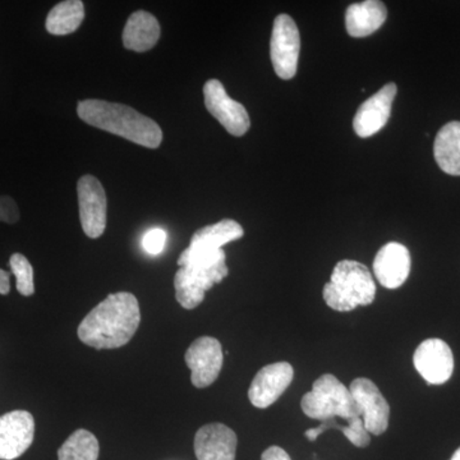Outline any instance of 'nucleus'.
Returning <instances> with one entry per match:
<instances>
[{"label":"nucleus","instance_id":"f3484780","mask_svg":"<svg viewBox=\"0 0 460 460\" xmlns=\"http://www.w3.org/2000/svg\"><path fill=\"white\" fill-rule=\"evenodd\" d=\"M387 17V9L383 2L366 0L356 3L347 9L345 27L352 38H366L377 31Z\"/></svg>","mask_w":460,"mask_h":460},{"label":"nucleus","instance_id":"9d476101","mask_svg":"<svg viewBox=\"0 0 460 460\" xmlns=\"http://www.w3.org/2000/svg\"><path fill=\"white\" fill-rule=\"evenodd\" d=\"M368 434L383 435L389 426L390 405L370 378L359 377L349 385Z\"/></svg>","mask_w":460,"mask_h":460},{"label":"nucleus","instance_id":"2eb2a0df","mask_svg":"<svg viewBox=\"0 0 460 460\" xmlns=\"http://www.w3.org/2000/svg\"><path fill=\"white\" fill-rule=\"evenodd\" d=\"M374 272L378 283L387 289L402 287L410 277V251L401 243L390 242L378 250L374 260Z\"/></svg>","mask_w":460,"mask_h":460},{"label":"nucleus","instance_id":"f257e3e1","mask_svg":"<svg viewBox=\"0 0 460 460\" xmlns=\"http://www.w3.org/2000/svg\"><path fill=\"white\" fill-rule=\"evenodd\" d=\"M141 323L140 304L128 292L109 295L81 321L77 334L95 349H117L128 344Z\"/></svg>","mask_w":460,"mask_h":460},{"label":"nucleus","instance_id":"6ab92c4d","mask_svg":"<svg viewBox=\"0 0 460 460\" xmlns=\"http://www.w3.org/2000/svg\"><path fill=\"white\" fill-rule=\"evenodd\" d=\"M244 230L234 220L224 219L213 226L199 229L190 238V246L193 252H217L226 244L243 237Z\"/></svg>","mask_w":460,"mask_h":460},{"label":"nucleus","instance_id":"7ed1b4c3","mask_svg":"<svg viewBox=\"0 0 460 460\" xmlns=\"http://www.w3.org/2000/svg\"><path fill=\"white\" fill-rule=\"evenodd\" d=\"M326 305L338 313H350L359 305H370L376 296V284L367 266L353 260L335 265L323 292Z\"/></svg>","mask_w":460,"mask_h":460},{"label":"nucleus","instance_id":"9b49d317","mask_svg":"<svg viewBox=\"0 0 460 460\" xmlns=\"http://www.w3.org/2000/svg\"><path fill=\"white\" fill-rule=\"evenodd\" d=\"M295 370L288 362L271 363L257 372L248 389V398L260 410L270 407L292 384Z\"/></svg>","mask_w":460,"mask_h":460},{"label":"nucleus","instance_id":"a211bd4d","mask_svg":"<svg viewBox=\"0 0 460 460\" xmlns=\"http://www.w3.org/2000/svg\"><path fill=\"white\" fill-rule=\"evenodd\" d=\"M159 38V21L147 12L138 11L131 14L124 26L123 44L128 50L144 53L153 49Z\"/></svg>","mask_w":460,"mask_h":460},{"label":"nucleus","instance_id":"c85d7f7f","mask_svg":"<svg viewBox=\"0 0 460 460\" xmlns=\"http://www.w3.org/2000/svg\"><path fill=\"white\" fill-rule=\"evenodd\" d=\"M450 460H460V447L456 450V453L453 454L452 459Z\"/></svg>","mask_w":460,"mask_h":460},{"label":"nucleus","instance_id":"0eeeda50","mask_svg":"<svg viewBox=\"0 0 460 460\" xmlns=\"http://www.w3.org/2000/svg\"><path fill=\"white\" fill-rule=\"evenodd\" d=\"M81 226L84 234L96 239L107 228L108 201L104 187L93 175H84L77 183Z\"/></svg>","mask_w":460,"mask_h":460},{"label":"nucleus","instance_id":"aec40b11","mask_svg":"<svg viewBox=\"0 0 460 460\" xmlns=\"http://www.w3.org/2000/svg\"><path fill=\"white\" fill-rule=\"evenodd\" d=\"M434 155L441 171L450 175H460V122L445 124L438 131Z\"/></svg>","mask_w":460,"mask_h":460},{"label":"nucleus","instance_id":"bb28decb","mask_svg":"<svg viewBox=\"0 0 460 460\" xmlns=\"http://www.w3.org/2000/svg\"><path fill=\"white\" fill-rule=\"evenodd\" d=\"M261 460H292L280 447H270L262 453Z\"/></svg>","mask_w":460,"mask_h":460},{"label":"nucleus","instance_id":"b1692460","mask_svg":"<svg viewBox=\"0 0 460 460\" xmlns=\"http://www.w3.org/2000/svg\"><path fill=\"white\" fill-rule=\"evenodd\" d=\"M9 266L16 277L18 292L25 296H32L35 293V286H33V269L29 260L21 253H13L9 260Z\"/></svg>","mask_w":460,"mask_h":460},{"label":"nucleus","instance_id":"393cba45","mask_svg":"<svg viewBox=\"0 0 460 460\" xmlns=\"http://www.w3.org/2000/svg\"><path fill=\"white\" fill-rule=\"evenodd\" d=\"M166 234L164 230L151 229L142 238V246L150 255H159L164 250Z\"/></svg>","mask_w":460,"mask_h":460},{"label":"nucleus","instance_id":"6e6552de","mask_svg":"<svg viewBox=\"0 0 460 460\" xmlns=\"http://www.w3.org/2000/svg\"><path fill=\"white\" fill-rule=\"evenodd\" d=\"M204 96L208 113L213 115L230 135L235 137L246 135L251 126L250 115L243 105L230 98L219 80H208L205 84Z\"/></svg>","mask_w":460,"mask_h":460},{"label":"nucleus","instance_id":"a878e982","mask_svg":"<svg viewBox=\"0 0 460 460\" xmlns=\"http://www.w3.org/2000/svg\"><path fill=\"white\" fill-rule=\"evenodd\" d=\"M20 220V210L13 199L0 196V222L14 224Z\"/></svg>","mask_w":460,"mask_h":460},{"label":"nucleus","instance_id":"5701e85b","mask_svg":"<svg viewBox=\"0 0 460 460\" xmlns=\"http://www.w3.org/2000/svg\"><path fill=\"white\" fill-rule=\"evenodd\" d=\"M348 425H339L338 422H335L334 420H323V423L319 426V428L310 429L305 432V438L307 440L314 441L317 440V438L323 432L328 431V429H339V431L343 432L345 438L350 441L357 447H368L371 443L370 434H368L367 429L365 428V423H363L362 417H357V419H353L350 420H347Z\"/></svg>","mask_w":460,"mask_h":460},{"label":"nucleus","instance_id":"ddd939ff","mask_svg":"<svg viewBox=\"0 0 460 460\" xmlns=\"http://www.w3.org/2000/svg\"><path fill=\"white\" fill-rule=\"evenodd\" d=\"M413 363L420 376L431 385L447 383L454 371L452 349L441 339L422 341L414 352Z\"/></svg>","mask_w":460,"mask_h":460},{"label":"nucleus","instance_id":"f8f14e48","mask_svg":"<svg viewBox=\"0 0 460 460\" xmlns=\"http://www.w3.org/2000/svg\"><path fill=\"white\" fill-rule=\"evenodd\" d=\"M35 420L26 411H13L0 417V460L20 458L31 447Z\"/></svg>","mask_w":460,"mask_h":460},{"label":"nucleus","instance_id":"20e7f679","mask_svg":"<svg viewBox=\"0 0 460 460\" xmlns=\"http://www.w3.org/2000/svg\"><path fill=\"white\" fill-rule=\"evenodd\" d=\"M301 407L305 416L321 422L337 417L345 420L362 417L349 389L332 374L314 381L313 390L302 398Z\"/></svg>","mask_w":460,"mask_h":460},{"label":"nucleus","instance_id":"dca6fc26","mask_svg":"<svg viewBox=\"0 0 460 460\" xmlns=\"http://www.w3.org/2000/svg\"><path fill=\"white\" fill-rule=\"evenodd\" d=\"M237 435L223 423L202 426L196 432L195 454L198 460H235Z\"/></svg>","mask_w":460,"mask_h":460},{"label":"nucleus","instance_id":"f03ea898","mask_svg":"<svg viewBox=\"0 0 460 460\" xmlns=\"http://www.w3.org/2000/svg\"><path fill=\"white\" fill-rule=\"evenodd\" d=\"M77 114L84 122L141 146L156 148L163 141L159 124L136 109L104 100L89 99L78 102Z\"/></svg>","mask_w":460,"mask_h":460},{"label":"nucleus","instance_id":"4468645a","mask_svg":"<svg viewBox=\"0 0 460 460\" xmlns=\"http://www.w3.org/2000/svg\"><path fill=\"white\" fill-rule=\"evenodd\" d=\"M396 93V84H387L358 108L354 117L353 128L359 137H371L385 127L392 114V105Z\"/></svg>","mask_w":460,"mask_h":460},{"label":"nucleus","instance_id":"1a4fd4ad","mask_svg":"<svg viewBox=\"0 0 460 460\" xmlns=\"http://www.w3.org/2000/svg\"><path fill=\"white\" fill-rule=\"evenodd\" d=\"M184 359L190 370L193 386L204 389L213 385L223 367L222 344L213 337L196 339L184 354Z\"/></svg>","mask_w":460,"mask_h":460},{"label":"nucleus","instance_id":"39448f33","mask_svg":"<svg viewBox=\"0 0 460 460\" xmlns=\"http://www.w3.org/2000/svg\"><path fill=\"white\" fill-rule=\"evenodd\" d=\"M226 261L181 266L175 272V298L186 310H195L204 302L205 293L228 277Z\"/></svg>","mask_w":460,"mask_h":460},{"label":"nucleus","instance_id":"412c9836","mask_svg":"<svg viewBox=\"0 0 460 460\" xmlns=\"http://www.w3.org/2000/svg\"><path fill=\"white\" fill-rule=\"evenodd\" d=\"M84 18V3L80 0H66L51 9L45 27L51 35H69L81 26Z\"/></svg>","mask_w":460,"mask_h":460},{"label":"nucleus","instance_id":"4be33fe9","mask_svg":"<svg viewBox=\"0 0 460 460\" xmlns=\"http://www.w3.org/2000/svg\"><path fill=\"white\" fill-rule=\"evenodd\" d=\"M98 438L87 429H77L58 450V460H98Z\"/></svg>","mask_w":460,"mask_h":460},{"label":"nucleus","instance_id":"423d86ee","mask_svg":"<svg viewBox=\"0 0 460 460\" xmlns=\"http://www.w3.org/2000/svg\"><path fill=\"white\" fill-rule=\"evenodd\" d=\"M301 38L295 21L288 14H279L274 21L270 40V58L275 74L281 80H292L298 66Z\"/></svg>","mask_w":460,"mask_h":460},{"label":"nucleus","instance_id":"cd10ccee","mask_svg":"<svg viewBox=\"0 0 460 460\" xmlns=\"http://www.w3.org/2000/svg\"><path fill=\"white\" fill-rule=\"evenodd\" d=\"M11 290V278L7 271L0 269V295L7 296Z\"/></svg>","mask_w":460,"mask_h":460}]
</instances>
